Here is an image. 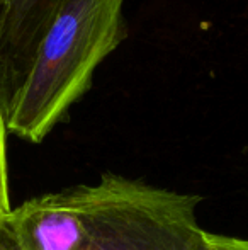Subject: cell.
<instances>
[{"label":"cell","mask_w":248,"mask_h":250,"mask_svg":"<svg viewBox=\"0 0 248 250\" xmlns=\"http://www.w3.org/2000/svg\"><path fill=\"white\" fill-rule=\"evenodd\" d=\"M12 211L9 189V162H7V128L0 119V223Z\"/></svg>","instance_id":"5b68a950"},{"label":"cell","mask_w":248,"mask_h":250,"mask_svg":"<svg viewBox=\"0 0 248 250\" xmlns=\"http://www.w3.org/2000/svg\"><path fill=\"white\" fill-rule=\"evenodd\" d=\"M124 0H66L7 107V133L39 143L92 83L94 70L126 36Z\"/></svg>","instance_id":"6da1fadb"},{"label":"cell","mask_w":248,"mask_h":250,"mask_svg":"<svg viewBox=\"0 0 248 250\" xmlns=\"http://www.w3.org/2000/svg\"><path fill=\"white\" fill-rule=\"evenodd\" d=\"M66 0H0L2 56L10 99L29 73L38 46Z\"/></svg>","instance_id":"277c9868"},{"label":"cell","mask_w":248,"mask_h":250,"mask_svg":"<svg viewBox=\"0 0 248 250\" xmlns=\"http://www.w3.org/2000/svg\"><path fill=\"white\" fill-rule=\"evenodd\" d=\"M201 198L116 174L90 186L85 237L76 250H202Z\"/></svg>","instance_id":"7a4b0ae2"},{"label":"cell","mask_w":248,"mask_h":250,"mask_svg":"<svg viewBox=\"0 0 248 250\" xmlns=\"http://www.w3.org/2000/svg\"><path fill=\"white\" fill-rule=\"evenodd\" d=\"M0 250H20L7 218L0 223Z\"/></svg>","instance_id":"ba28073f"},{"label":"cell","mask_w":248,"mask_h":250,"mask_svg":"<svg viewBox=\"0 0 248 250\" xmlns=\"http://www.w3.org/2000/svg\"><path fill=\"white\" fill-rule=\"evenodd\" d=\"M9 102H10V90H9V82H7L5 65H3V56H2V14H0V119L5 118Z\"/></svg>","instance_id":"52a82bcc"},{"label":"cell","mask_w":248,"mask_h":250,"mask_svg":"<svg viewBox=\"0 0 248 250\" xmlns=\"http://www.w3.org/2000/svg\"><path fill=\"white\" fill-rule=\"evenodd\" d=\"M202 250H248V238L204 231V247H202Z\"/></svg>","instance_id":"8992f818"},{"label":"cell","mask_w":248,"mask_h":250,"mask_svg":"<svg viewBox=\"0 0 248 250\" xmlns=\"http://www.w3.org/2000/svg\"><path fill=\"white\" fill-rule=\"evenodd\" d=\"M90 186L33 198L7 216L20 250H76L85 237Z\"/></svg>","instance_id":"3957f363"}]
</instances>
